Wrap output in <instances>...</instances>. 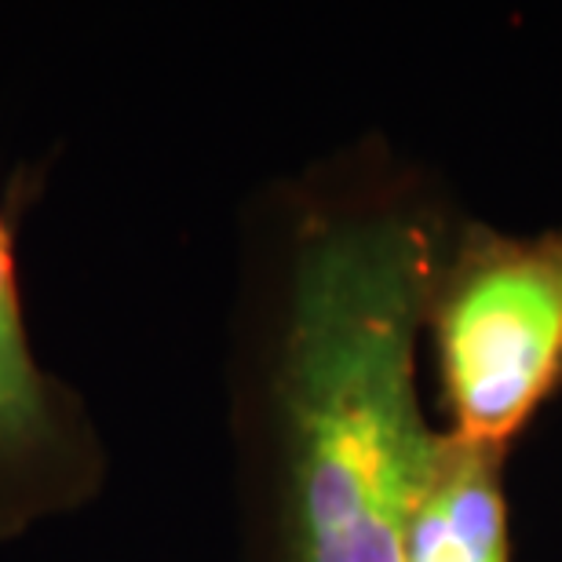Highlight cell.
<instances>
[{
	"label": "cell",
	"instance_id": "3957f363",
	"mask_svg": "<svg viewBox=\"0 0 562 562\" xmlns=\"http://www.w3.org/2000/svg\"><path fill=\"white\" fill-rule=\"evenodd\" d=\"M504 460L438 431L402 533V562H512Z\"/></svg>",
	"mask_w": 562,
	"mask_h": 562
},
{
	"label": "cell",
	"instance_id": "7a4b0ae2",
	"mask_svg": "<svg viewBox=\"0 0 562 562\" xmlns=\"http://www.w3.org/2000/svg\"><path fill=\"white\" fill-rule=\"evenodd\" d=\"M438 431L508 457L562 391V223H449L424 300Z\"/></svg>",
	"mask_w": 562,
	"mask_h": 562
},
{
	"label": "cell",
	"instance_id": "6da1fadb",
	"mask_svg": "<svg viewBox=\"0 0 562 562\" xmlns=\"http://www.w3.org/2000/svg\"><path fill=\"white\" fill-rule=\"evenodd\" d=\"M446 234L449 220L409 183L303 220L271 369L278 562H402L438 446L417 358Z\"/></svg>",
	"mask_w": 562,
	"mask_h": 562
},
{
	"label": "cell",
	"instance_id": "277c9868",
	"mask_svg": "<svg viewBox=\"0 0 562 562\" xmlns=\"http://www.w3.org/2000/svg\"><path fill=\"white\" fill-rule=\"evenodd\" d=\"M63 449V409L22 325L15 263L0 223V479H22Z\"/></svg>",
	"mask_w": 562,
	"mask_h": 562
}]
</instances>
